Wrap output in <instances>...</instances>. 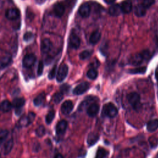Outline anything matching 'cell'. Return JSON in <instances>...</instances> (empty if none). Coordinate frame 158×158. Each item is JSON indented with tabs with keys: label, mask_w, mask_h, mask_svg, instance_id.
Wrapping results in <instances>:
<instances>
[{
	"label": "cell",
	"mask_w": 158,
	"mask_h": 158,
	"mask_svg": "<svg viewBox=\"0 0 158 158\" xmlns=\"http://www.w3.org/2000/svg\"><path fill=\"white\" fill-rule=\"evenodd\" d=\"M70 89V86L67 84H64L60 86V91L62 93H67Z\"/></svg>",
	"instance_id": "cell-40"
},
{
	"label": "cell",
	"mask_w": 158,
	"mask_h": 158,
	"mask_svg": "<svg viewBox=\"0 0 158 158\" xmlns=\"http://www.w3.org/2000/svg\"><path fill=\"white\" fill-rule=\"evenodd\" d=\"M68 71H69V67L66 64H63L60 65V66L59 67L57 70V75H56L57 81L58 82H62V81H64L66 78V77L67 76Z\"/></svg>",
	"instance_id": "cell-3"
},
{
	"label": "cell",
	"mask_w": 158,
	"mask_h": 158,
	"mask_svg": "<svg viewBox=\"0 0 158 158\" xmlns=\"http://www.w3.org/2000/svg\"><path fill=\"white\" fill-rule=\"evenodd\" d=\"M156 158H158V154H157V157Z\"/></svg>",
	"instance_id": "cell-46"
},
{
	"label": "cell",
	"mask_w": 158,
	"mask_h": 158,
	"mask_svg": "<svg viewBox=\"0 0 158 158\" xmlns=\"http://www.w3.org/2000/svg\"><path fill=\"white\" fill-rule=\"evenodd\" d=\"M99 110V106L96 103H92L87 107V114L89 117L96 116Z\"/></svg>",
	"instance_id": "cell-12"
},
{
	"label": "cell",
	"mask_w": 158,
	"mask_h": 158,
	"mask_svg": "<svg viewBox=\"0 0 158 158\" xmlns=\"http://www.w3.org/2000/svg\"><path fill=\"white\" fill-rule=\"evenodd\" d=\"M53 11L54 13L55 14V15L57 17H61L65 12V7L64 6L60 3V2H58L56 3L54 6V8H53Z\"/></svg>",
	"instance_id": "cell-14"
},
{
	"label": "cell",
	"mask_w": 158,
	"mask_h": 158,
	"mask_svg": "<svg viewBox=\"0 0 158 158\" xmlns=\"http://www.w3.org/2000/svg\"><path fill=\"white\" fill-rule=\"evenodd\" d=\"M36 56L33 54H28L25 55L22 60V65L25 68H30L35 63Z\"/></svg>",
	"instance_id": "cell-4"
},
{
	"label": "cell",
	"mask_w": 158,
	"mask_h": 158,
	"mask_svg": "<svg viewBox=\"0 0 158 158\" xmlns=\"http://www.w3.org/2000/svg\"><path fill=\"white\" fill-rule=\"evenodd\" d=\"M101 36V33L98 31L96 30L94 31H93L89 37V43L92 44H96V43H98L99 42V41L100 40Z\"/></svg>",
	"instance_id": "cell-19"
},
{
	"label": "cell",
	"mask_w": 158,
	"mask_h": 158,
	"mask_svg": "<svg viewBox=\"0 0 158 158\" xmlns=\"http://www.w3.org/2000/svg\"><path fill=\"white\" fill-rule=\"evenodd\" d=\"M9 132L7 130H2L0 131V146L6 139Z\"/></svg>",
	"instance_id": "cell-35"
},
{
	"label": "cell",
	"mask_w": 158,
	"mask_h": 158,
	"mask_svg": "<svg viewBox=\"0 0 158 158\" xmlns=\"http://www.w3.org/2000/svg\"><path fill=\"white\" fill-rule=\"evenodd\" d=\"M20 16V11L16 8L9 9L6 12V17L9 20H14L18 19Z\"/></svg>",
	"instance_id": "cell-10"
},
{
	"label": "cell",
	"mask_w": 158,
	"mask_h": 158,
	"mask_svg": "<svg viewBox=\"0 0 158 158\" xmlns=\"http://www.w3.org/2000/svg\"><path fill=\"white\" fill-rule=\"evenodd\" d=\"M107 154V152L104 148H99L96 153V158H106Z\"/></svg>",
	"instance_id": "cell-30"
},
{
	"label": "cell",
	"mask_w": 158,
	"mask_h": 158,
	"mask_svg": "<svg viewBox=\"0 0 158 158\" xmlns=\"http://www.w3.org/2000/svg\"><path fill=\"white\" fill-rule=\"evenodd\" d=\"M149 143H150L151 145L156 146V145H157V139H156V138H154V137H152V138H149Z\"/></svg>",
	"instance_id": "cell-42"
},
{
	"label": "cell",
	"mask_w": 158,
	"mask_h": 158,
	"mask_svg": "<svg viewBox=\"0 0 158 158\" xmlns=\"http://www.w3.org/2000/svg\"><path fill=\"white\" fill-rule=\"evenodd\" d=\"M140 4L143 5L145 8L150 7L155 2V0H138Z\"/></svg>",
	"instance_id": "cell-32"
},
{
	"label": "cell",
	"mask_w": 158,
	"mask_h": 158,
	"mask_svg": "<svg viewBox=\"0 0 158 158\" xmlns=\"http://www.w3.org/2000/svg\"><path fill=\"white\" fill-rule=\"evenodd\" d=\"M120 6L122 9V11L123 13L128 14L132 10V3L130 0L123 1V2H122Z\"/></svg>",
	"instance_id": "cell-17"
},
{
	"label": "cell",
	"mask_w": 158,
	"mask_h": 158,
	"mask_svg": "<svg viewBox=\"0 0 158 158\" xmlns=\"http://www.w3.org/2000/svg\"><path fill=\"white\" fill-rule=\"evenodd\" d=\"M90 12H91L90 7L86 3L83 4L78 9L79 14L80 15L81 17L83 18L88 17L90 14Z\"/></svg>",
	"instance_id": "cell-11"
},
{
	"label": "cell",
	"mask_w": 158,
	"mask_h": 158,
	"mask_svg": "<svg viewBox=\"0 0 158 158\" xmlns=\"http://www.w3.org/2000/svg\"><path fill=\"white\" fill-rule=\"evenodd\" d=\"M54 158H64V157H63V156H62V154H57L56 155V156H55Z\"/></svg>",
	"instance_id": "cell-45"
},
{
	"label": "cell",
	"mask_w": 158,
	"mask_h": 158,
	"mask_svg": "<svg viewBox=\"0 0 158 158\" xmlns=\"http://www.w3.org/2000/svg\"><path fill=\"white\" fill-rule=\"evenodd\" d=\"M19 123L21 126H27L29 124H30L27 116H25V117H22L20 118V120H19Z\"/></svg>",
	"instance_id": "cell-37"
},
{
	"label": "cell",
	"mask_w": 158,
	"mask_h": 158,
	"mask_svg": "<svg viewBox=\"0 0 158 158\" xmlns=\"http://www.w3.org/2000/svg\"><path fill=\"white\" fill-rule=\"evenodd\" d=\"M148 131L153 132L158 128V119H153L148 122L146 125Z\"/></svg>",
	"instance_id": "cell-21"
},
{
	"label": "cell",
	"mask_w": 158,
	"mask_h": 158,
	"mask_svg": "<svg viewBox=\"0 0 158 158\" xmlns=\"http://www.w3.org/2000/svg\"><path fill=\"white\" fill-rule=\"evenodd\" d=\"M146 13V8H145L143 5L141 4H138L135 7V14L137 17H143L145 15Z\"/></svg>",
	"instance_id": "cell-22"
},
{
	"label": "cell",
	"mask_w": 158,
	"mask_h": 158,
	"mask_svg": "<svg viewBox=\"0 0 158 158\" xmlns=\"http://www.w3.org/2000/svg\"><path fill=\"white\" fill-rule=\"evenodd\" d=\"M54 117H55V112L52 110H50L47 114V115H46V117H45V120H46V123L50 124L52 122L53 119L54 118Z\"/></svg>",
	"instance_id": "cell-29"
},
{
	"label": "cell",
	"mask_w": 158,
	"mask_h": 158,
	"mask_svg": "<svg viewBox=\"0 0 158 158\" xmlns=\"http://www.w3.org/2000/svg\"><path fill=\"white\" fill-rule=\"evenodd\" d=\"M25 103V101L22 98H17L13 100L12 103V107L15 108V109H20L22 108Z\"/></svg>",
	"instance_id": "cell-23"
},
{
	"label": "cell",
	"mask_w": 158,
	"mask_h": 158,
	"mask_svg": "<svg viewBox=\"0 0 158 158\" xmlns=\"http://www.w3.org/2000/svg\"><path fill=\"white\" fill-rule=\"evenodd\" d=\"M52 48V43L50 40L45 38L41 42V51L43 54L48 53Z\"/></svg>",
	"instance_id": "cell-7"
},
{
	"label": "cell",
	"mask_w": 158,
	"mask_h": 158,
	"mask_svg": "<svg viewBox=\"0 0 158 158\" xmlns=\"http://www.w3.org/2000/svg\"><path fill=\"white\" fill-rule=\"evenodd\" d=\"M56 71H57V66L54 65L52 69L50 70L49 74H48V78L50 80H52L54 78L56 74Z\"/></svg>",
	"instance_id": "cell-38"
},
{
	"label": "cell",
	"mask_w": 158,
	"mask_h": 158,
	"mask_svg": "<svg viewBox=\"0 0 158 158\" xmlns=\"http://www.w3.org/2000/svg\"><path fill=\"white\" fill-rule=\"evenodd\" d=\"M13 145H14V141L12 138L8 139L4 143V147H3V152L4 155H7L10 152L13 148Z\"/></svg>",
	"instance_id": "cell-20"
},
{
	"label": "cell",
	"mask_w": 158,
	"mask_h": 158,
	"mask_svg": "<svg viewBox=\"0 0 158 158\" xmlns=\"http://www.w3.org/2000/svg\"><path fill=\"white\" fill-rule=\"evenodd\" d=\"M102 112L106 117L113 118L117 115L118 110L114 104L109 102L104 105L102 108Z\"/></svg>",
	"instance_id": "cell-2"
},
{
	"label": "cell",
	"mask_w": 158,
	"mask_h": 158,
	"mask_svg": "<svg viewBox=\"0 0 158 158\" xmlns=\"http://www.w3.org/2000/svg\"><path fill=\"white\" fill-rule=\"evenodd\" d=\"M155 77H156V79L158 83V67L156 68V71H155Z\"/></svg>",
	"instance_id": "cell-43"
},
{
	"label": "cell",
	"mask_w": 158,
	"mask_h": 158,
	"mask_svg": "<svg viewBox=\"0 0 158 158\" xmlns=\"http://www.w3.org/2000/svg\"><path fill=\"white\" fill-rule=\"evenodd\" d=\"M62 99H63V93H62L61 92L55 93L53 96V101L56 104L59 103L62 100Z\"/></svg>",
	"instance_id": "cell-34"
},
{
	"label": "cell",
	"mask_w": 158,
	"mask_h": 158,
	"mask_svg": "<svg viewBox=\"0 0 158 158\" xmlns=\"http://www.w3.org/2000/svg\"><path fill=\"white\" fill-rule=\"evenodd\" d=\"M70 46L74 49H77L80 45V39L75 33H72L69 37Z\"/></svg>",
	"instance_id": "cell-8"
},
{
	"label": "cell",
	"mask_w": 158,
	"mask_h": 158,
	"mask_svg": "<svg viewBox=\"0 0 158 158\" xmlns=\"http://www.w3.org/2000/svg\"><path fill=\"white\" fill-rule=\"evenodd\" d=\"M12 62V57L9 55L3 56L0 57V69H3L9 66Z\"/></svg>",
	"instance_id": "cell-16"
},
{
	"label": "cell",
	"mask_w": 158,
	"mask_h": 158,
	"mask_svg": "<svg viewBox=\"0 0 158 158\" xmlns=\"http://www.w3.org/2000/svg\"><path fill=\"white\" fill-rule=\"evenodd\" d=\"M35 134L38 137H42L45 134V128L43 125H40L35 130Z\"/></svg>",
	"instance_id": "cell-31"
},
{
	"label": "cell",
	"mask_w": 158,
	"mask_h": 158,
	"mask_svg": "<svg viewBox=\"0 0 158 158\" xmlns=\"http://www.w3.org/2000/svg\"><path fill=\"white\" fill-rule=\"evenodd\" d=\"M146 70V68L145 67H138L136 69H130L128 70V72L131 74H140V73H145Z\"/></svg>",
	"instance_id": "cell-28"
},
{
	"label": "cell",
	"mask_w": 158,
	"mask_h": 158,
	"mask_svg": "<svg viewBox=\"0 0 158 158\" xmlns=\"http://www.w3.org/2000/svg\"><path fill=\"white\" fill-rule=\"evenodd\" d=\"M91 52L89 51H83L80 54V59L81 60H85L90 57Z\"/></svg>",
	"instance_id": "cell-36"
},
{
	"label": "cell",
	"mask_w": 158,
	"mask_h": 158,
	"mask_svg": "<svg viewBox=\"0 0 158 158\" xmlns=\"http://www.w3.org/2000/svg\"><path fill=\"white\" fill-rule=\"evenodd\" d=\"M98 71L94 68H91L90 69H89L88 71L87 72V73H86L87 77L89 79H91V80L96 79L98 77Z\"/></svg>",
	"instance_id": "cell-27"
},
{
	"label": "cell",
	"mask_w": 158,
	"mask_h": 158,
	"mask_svg": "<svg viewBox=\"0 0 158 158\" xmlns=\"http://www.w3.org/2000/svg\"><path fill=\"white\" fill-rule=\"evenodd\" d=\"M73 108V104L72 101L67 100L64 101L61 106V112L64 115L70 114Z\"/></svg>",
	"instance_id": "cell-9"
},
{
	"label": "cell",
	"mask_w": 158,
	"mask_h": 158,
	"mask_svg": "<svg viewBox=\"0 0 158 158\" xmlns=\"http://www.w3.org/2000/svg\"><path fill=\"white\" fill-rule=\"evenodd\" d=\"M12 104L8 101L4 100L0 104V110L3 112H7L11 110Z\"/></svg>",
	"instance_id": "cell-24"
},
{
	"label": "cell",
	"mask_w": 158,
	"mask_h": 158,
	"mask_svg": "<svg viewBox=\"0 0 158 158\" xmlns=\"http://www.w3.org/2000/svg\"><path fill=\"white\" fill-rule=\"evenodd\" d=\"M127 99L134 110L138 111L141 109V104L140 101V96L138 93L133 92L128 94L127 96Z\"/></svg>",
	"instance_id": "cell-1"
},
{
	"label": "cell",
	"mask_w": 158,
	"mask_h": 158,
	"mask_svg": "<svg viewBox=\"0 0 158 158\" xmlns=\"http://www.w3.org/2000/svg\"><path fill=\"white\" fill-rule=\"evenodd\" d=\"M122 12L120 6L118 4H113L109 9V13L112 16H118Z\"/></svg>",
	"instance_id": "cell-18"
},
{
	"label": "cell",
	"mask_w": 158,
	"mask_h": 158,
	"mask_svg": "<svg viewBox=\"0 0 158 158\" xmlns=\"http://www.w3.org/2000/svg\"><path fill=\"white\" fill-rule=\"evenodd\" d=\"M89 88V84L88 82H83L77 85L73 90V93L75 95H80L85 93Z\"/></svg>",
	"instance_id": "cell-5"
},
{
	"label": "cell",
	"mask_w": 158,
	"mask_h": 158,
	"mask_svg": "<svg viewBox=\"0 0 158 158\" xmlns=\"http://www.w3.org/2000/svg\"><path fill=\"white\" fill-rule=\"evenodd\" d=\"M23 38L25 41L28 42L34 38V34L31 31H27L24 33Z\"/></svg>",
	"instance_id": "cell-33"
},
{
	"label": "cell",
	"mask_w": 158,
	"mask_h": 158,
	"mask_svg": "<svg viewBox=\"0 0 158 158\" xmlns=\"http://www.w3.org/2000/svg\"><path fill=\"white\" fill-rule=\"evenodd\" d=\"M43 68H44V64L43 62L42 61H40L38 63V75L39 76L41 75V74L43 73Z\"/></svg>",
	"instance_id": "cell-39"
},
{
	"label": "cell",
	"mask_w": 158,
	"mask_h": 158,
	"mask_svg": "<svg viewBox=\"0 0 158 158\" xmlns=\"http://www.w3.org/2000/svg\"><path fill=\"white\" fill-rule=\"evenodd\" d=\"M104 1L107 4H112L115 1V0H104Z\"/></svg>",
	"instance_id": "cell-44"
},
{
	"label": "cell",
	"mask_w": 158,
	"mask_h": 158,
	"mask_svg": "<svg viewBox=\"0 0 158 158\" xmlns=\"http://www.w3.org/2000/svg\"><path fill=\"white\" fill-rule=\"evenodd\" d=\"M145 59L143 54L142 52L136 53L134 55H133L130 59V64H131L133 65H139L141 64L143 61Z\"/></svg>",
	"instance_id": "cell-6"
},
{
	"label": "cell",
	"mask_w": 158,
	"mask_h": 158,
	"mask_svg": "<svg viewBox=\"0 0 158 158\" xmlns=\"http://www.w3.org/2000/svg\"><path fill=\"white\" fill-rule=\"evenodd\" d=\"M28 118V120L30 122V123H31L35 118V114L33 113V112H29L28 114L27 115Z\"/></svg>",
	"instance_id": "cell-41"
},
{
	"label": "cell",
	"mask_w": 158,
	"mask_h": 158,
	"mask_svg": "<svg viewBox=\"0 0 158 158\" xmlns=\"http://www.w3.org/2000/svg\"><path fill=\"white\" fill-rule=\"evenodd\" d=\"M67 127V122L64 120H60L56 125V133L58 135H63L65 132Z\"/></svg>",
	"instance_id": "cell-13"
},
{
	"label": "cell",
	"mask_w": 158,
	"mask_h": 158,
	"mask_svg": "<svg viewBox=\"0 0 158 158\" xmlns=\"http://www.w3.org/2000/svg\"><path fill=\"white\" fill-rule=\"evenodd\" d=\"M45 98V94L44 93H41L40 94H39L38 96H36L34 100H33V103L36 106H39L40 105L42 104V103L43 102V101Z\"/></svg>",
	"instance_id": "cell-26"
},
{
	"label": "cell",
	"mask_w": 158,
	"mask_h": 158,
	"mask_svg": "<svg viewBox=\"0 0 158 158\" xmlns=\"http://www.w3.org/2000/svg\"><path fill=\"white\" fill-rule=\"evenodd\" d=\"M95 99H96L95 97L91 96H88L85 99V100H83L80 104V105L78 106V110L80 112L83 110L84 109H85L86 108V107H88L89 106V104H91V102H93Z\"/></svg>",
	"instance_id": "cell-15"
},
{
	"label": "cell",
	"mask_w": 158,
	"mask_h": 158,
	"mask_svg": "<svg viewBox=\"0 0 158 158\" xmlns=\"http://www.w3.org/2000/svg\"><path fill=\"white\" fill-rule=\"evenodd\" d=\"M99 139V136L96 133H91L87 138V143L89 145H93Z\"/></svg>",
	"instance_id": "cell-25"
}]
</instances>
